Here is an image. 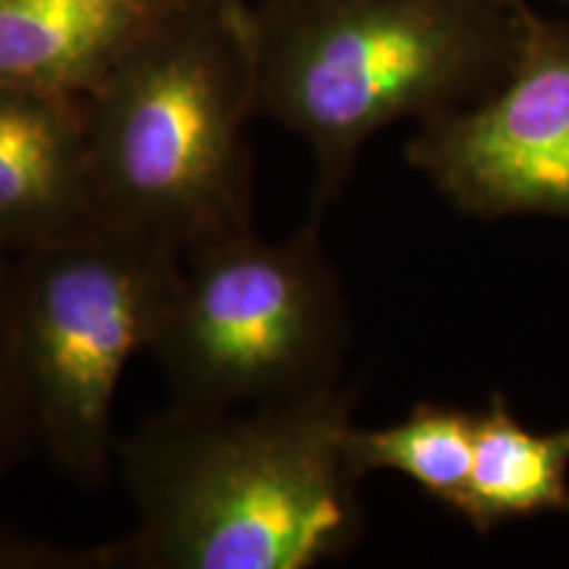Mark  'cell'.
I'll use <instances>...</instances> for the list:
<instances>
[{"mask_svg": "<svg viewBox=\"0 0 569 569\" xmlns=\"http://www.w3.org/2000/svg\"><path fill=\"white\" fill-rule=\"evenodd\" d=\"M351 390L240 409L172 403L119 443L138 528L122 567L311 569L361 532Z\"/></svg>", "mask_w": 569, "mask_h": 569, "instance_id": "6da1fadb", "label": "cell"}, {"mask_svg": "<svg viewBox=\"0 0 569 569\" xmlns=\"http://www.w3.org/2000/svg\"><path fill=\"white\" fill-rule=\"evenodd\" d=\"M536 13L530 0H269L253 11L256 101L311 151L315 217L372 134L465 109L507 80Z\"/></svg>", "mask_w": 569, "mask_h": 569, "instance_id": "7a4b0ae2", "label": "cell"}, {"mask_svg": "<svg viewBox=\"0 0 569 569\" xmlns=\"http://www.w3.org/2000/svg\"><path fill=\"white\" fill-rule=\"evenodd\" d=\"M253 11L193 0L84 98L103 222L182 259L253 230Z\"/></svg>", "mask_w": 569, "mask_h": 569, "instance_id": "3957f363", "label": "cell"}, {"mask_svg": "<svg viewBox=\"0 0 569 569\" xmlns=\"http://www.w3.org/2000/svg\"><path fill=\"white\" fill-rule=\"evenodd\" d=\"M180 269L182 256L111 222L19 253L13 365L34 436L77 482L109 475L113 398L151 348Z\"/></svg>", "mask_w": 569, "mask_h": 569, "instance_id": "277c9868", "label": "cell"}, {"mask_svg": "<svg viewBox=\"0 0 569 569\" xmlns=\"http://www.w3.org/2000/svg\"><path fill=\"white\" fill-rule=\"evenodd\" d=\"M317 222L282 240L234 234L182 259L148 348L172 403L240 409L338 386L351 325Z\"/></svg>", "mask_w": 569, "mask_h": 569, "instance_id": "5b68a950", "label": "cell"}, {"mask_svg": "<svg viewBox=\"0 0 569 569\" xmlns=\"http://www.w3.org/2000/svg\"><path fill=\"white\" fill-rule=\"evenodd\" d=\"M407 161L467 217L569 222V17L536 13L507 80L419 124Z\"/></svg>", "mask_w": 569, "mask_h": 569, "instance_id": "8992f818", "label": "cell"}, {"mask_svg": "<svg viewBox=\"0 0 569 569\" xmlns=\"http://www.w3.org/2000/svg\"><path fill=\"white\" fill-rule=\"evenodd\" d=\"M98 222L84 98L0 84V251L27 253Z\"/></svg>", "mask_w": 569, "mask_h": 569, "instance_id": "52a82bcc", "label": "cell"}, {"mask_svg": "<svg viewBox=\"0 0 569 569\" xmlns=\"http://www.w3.org/2000/svg\"><path fill=\"white\" fill-rule=\"evenodd\" d=\"M193 0H0V84L88 98Z\"/></svg>", "mask_w": 569, "mask_h": 569, "instance_id": "ba28073f", "label": "cell"}, {"mask_svg": "<svg viewBox=\"0 0 569 569\" xmlns=\"http://www.w3.org/2000/svg\"><path fill=\"white\" fill-rule=\"evenodd\" d=\"M569 515V425L553 432L525 427L507 396L493 393L475 422L472 472L457 515L478 532L511 519Z\"/></svg>", "mask_w": 569, "mask_h": 569, "instance_id": "9c48e42d", "label": "cell"}, {"mask_svg": "<svg viewBox=\"0 0 569 569\" xmlns=\"http://www.w3.org/2000/svg\"><path fill=\"white\" fill-rule=\"evenodd\" d=\"M475 422L478 411L419 403L396 425H351L343 443L346 465L356 480L369 472L403 475L457 511L472 472Z\"/></svg>", "mask_w": 569, "mask_h": 569, "instance_id": "30bf717a", "label": "cell"}, {"mask_svg": "<svg viewBox=\"0 0 569 569\" xmlns=\"http://www.w3.org/2000/svg\"><path fill=\"white\" fill-rule=\"evenodd\" d=\"M3 253V251H0ZM13 267L0 259V457L17 448L21 432H34L24 393H21L11 346Z\"/></svg>", "mask_w": 569, "mask_h": 569, "instance_id": "8fae6325", "label": "cell"}, {"mask_svg": "<svg viewBox=\"0 0 569 569\" xmlns=\"http://www.w3.org/2000/svg\"><path fill=\"white\" fill-rule=\"evenodd\" d=\"M122 567V540L111 546L67 549L0 530V569H111Z\"/></svg>", "mask_w": 569, "mask_h": 569, "instance_id": "7c38bea8", "label": "cell"}]
</instances>
